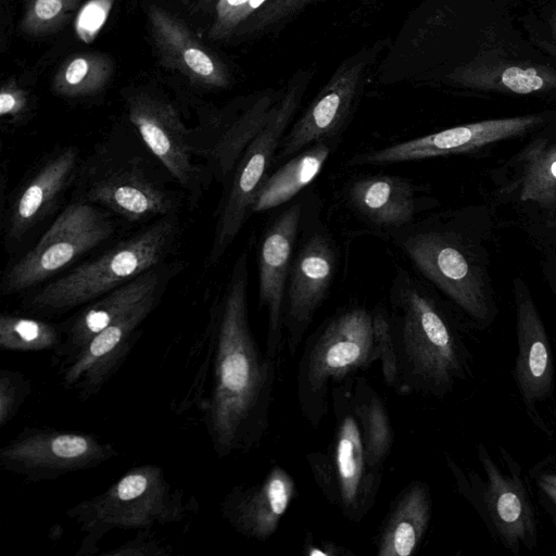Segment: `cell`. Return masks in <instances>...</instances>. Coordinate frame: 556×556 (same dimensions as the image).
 <instances>
[{"mask_svg": "<svg viewBox=\"0 0 556 556\" xmlns=\"http://www.w3.org/2000/svg\"><path fill=\"white\" fill-rule=\"evenodd\" d=\"M248 256L240 254L213 306L211 382L201 412L212 445L223 458L258 447L270 424L278 362L262 352L248 311Z\"/></svg>", "mask_w": 556, "mask_h": 556, "instance_id": "obj_1", "label": "cell"}, {"mask_svg": "<svg viewBox=\"0 0 556 556\" xmlns=\"http://www.w3.org/2000/svg\"><path fill=\"white\" fill-rule=\"evenodd\" d=\"M105 139L81 161L73 199L100 206L128 223L179 214L186 193L142 141ZM177 184V182H176ZM178 185V184H177Z\"/></svg>", "mask_w": 556, "mask_h": 556, "instance_id": "obj_2", "label": "cell"}, {"mask_svg": "<svg viewBox=\"0 0 556 556\" xmlns=\"http://www.w3.org/2000/svg\"><path fill=\"white\" fill-rule=\"evenodd\" d=\"M182 233L179 214L152 220L97 257L38 287L23 299L25 312L47 317L84 306L165 263Z\"/></svg>", "mask_w": 556, "mask_h": 556, "instance_id": "obj_3", "label": "cell"}, {"mask_svg": "<svg viewBox=\"0 0 556 556\" xmlns=\"http://www.w3.org/2000/svg\"><path fill=\"white\" fill-rule=\"evenodd\" d=\"M163 468L141 465L126 471L102 493L66 510L85 534L78 555H91L101 539L115 530H151L181 522L197 507Z\"/></svg>", "mask_w": 556, "mask_h": 556, "instance_id": "obj_4", "label": "cell"}, {"mask_svg": "<svg viewBox=\"0 0 556 556\" xmlns=\"http://www.w3.org/2000/svg\"><path fill=\"white\" fill-rule=\"evenodd\" d=\"M390 318L402 391L444 394L462 375L456 338L433 300L409 279L392 294Z\"/></svg>", "mask_w": 556, "mask_h": 556, "instance_id": "obj_5", "label": "cell"}, {"mask_svg": "<svg viewBox=\"0 0 556 556\" xmlns=\"http://www.w3.org/2000/svg\"><path fill=\"white\" fill-rule=\"evenodd\" d=\"M378 361L372 312L355 306L325 321L307 339L295 378L296 402L304 419L318 428L332 391Z\"/></svg>", "mask_w": 556, "mask_h": 556, "instance_id": "obj_6", "label": "cell"}, {"mask_svg": "<svg viewBox=\"0 0 556 556\" xmlns=\"http://www.w3.org/2000/svg\"><path fill=\"white\" fill-rule=\"evenodd\" d=\"M350 379L331 393L336 425L326 453L311 452L307 463L326 500L351 522L357 523L375 505L381 470L366 458L361 428L352 404Z\"/></svg>", "mask_w": 556, "mask_h": 556, "instance_id": "obj_7", "label": "cell"}, {"mask_svg": "<svg viewBox=\"0 0 556 556\" xmlns=\"http://www.w3.org/2000/svg\"><path fill=\"white\" fill-rule=\"evenodd\" d=\"M117 225L109 212L73 199L39 240L4 269L0 291L13 295L39 285L110 239Z\"/></svg>", "mask_w": 556, "mask_h": 556, "instance_id": "obj_8", "label": "cell"}, {"mask_svg": "<svg viewBox=\"0 0 556 556\" xmlns=\"http://www.w3.org/2000/svg\"><path fill=\"white\" fill-rule=\"evenodd\" d=\"M296 108L293 94L287 97L239 157L223 187L216 211L213 240L206 256L207 267L216 266L251 215L253 200L268 176L285 130Z\"/></svg>", "mask_w": 556, "mask_h": 556, "instance_id": "obj_9", "label": "cell"}, {"mask_svg": "<svg viewBox=\"0 0 556 556\" xmlns=\"http://www.w3.org/2000/svg\"><path fill=\"white\" fill-rule=\"evenodd\" d=\"M127 116L139 138L184 190L190 208H195L212 182L194 154L191 128L167 99L148 91L126 98Z\"/></svg>", "mask_w": 556, "mask_h": 556, "instance_id": "obj_10", "label": "cell"}, {"mask_svg": "<svg viewBox=\"0 0 556 556\" xmlns=\"http://www.w3.org/2000/svg\"><path fill=\"white\" fill-rule=\"evenodd\" d=\"M118 455L98 437L51 427H26L0 448V466L28 482L96 468Z\"/></svg>", "mask_w": 556, "mask_h": 556, "instance_id": "obj_11", "label": "cell"}, {"mask_svg": "<svg viewBox=\"0 0 556 556\" xmlns=\"http://www.w3.org/2000/svg\"><path fill=\"white\" fill-rule=\"evenodd\" d=\"M401 247L420 273L467 314L486 317L482 274L453 235L414 228L401 238Z\"/></svg>", "mask_w": 556, "mask_h": 556, "instance_id": "obj_12", "label": "cell"}, {"mask_svg": "<svg viewBox=\"0 0 556 556\" xmlns=\"http://www.w3.org/2000/svg\"><path fill=\"white\" fill-rule=\"evenodd\" d=\"M81 161L76 147H60L27 173L2 211L1 228L8 251L58 207L66 191L74 187Z\"/></svg>", "mask_w": 556, "mask_h": 556, "instance_id": "obj_13", "label": "cell"}, {"mask_svg": "<svg viewBox=\"0 0 556 556\" xmlns=\"http://www.w3.org/2000/svg\"><path fill=\"white\" fill-rule=\"evenodd\" d=\"M165 290L157 291L92 337L61 367V383L87 401L117 372L139 339V328L157 306Z\"/></svg>", "mask_w": 556, "mask_h": 556, "instance_id": "obj_14", "label": "cell"}, {"mask_svg": "<svg viewBox=\"0 0 556 556\" xmlns=\"http://www.w3.org/2000/svg\"><path fill=\"white\" fill-rule=\"evenodd\" d=\"M337 258L333 241L326 233L315 232L292 260L282 312L285 345L291 357L328 293Z\"/></svg>", "mask_w": 556, "mask_h": 556, "instance_id": "obj_15", "label": "cell"}, {"mask_svg": "<svg viewBox=\"0 0 556 556\" xmlns=\"http://www.w3.org/2000/svg\"><path fill=\"white\" fill-rule=\"evenodd\" d=\"M541 122V116L526 115L466 124L355 155L349 164H392L464 153L521 135Z\"/></svg>", "mask_w": 556, "mask_h": 556, "instance_id": "obj_16", "label": "cell"}, {"mask_svg": "<svg viewBox=\"0 0 556 556\" xmlns=\"http://www.w3.org/2000/svg\"><path fill=\"white\" fill-rule=\"evenodd\" d=\"M180 263H163L101 298L81 306L60 325L62 342L54 351L60 366L74 357L87 342L149 295L165 290L180 270Z\"/></svg>", "mask_w": 556, "mask_h": 556, "instance_id": "obj_17", "label": "cell"}, {"mask_svg": "<svg viewBox=\"0 0 556 556\" xmlns=\"http://www.w3.org/2000/svg\"><path fill=\"white\" fill-rule=\"evenodd\" d=\"M301 216V203L285 210L265 230L258 252L260 303L268 316L265 352L278 363L285 345V294Z\"/></svg>", "mask_w": 556, "mask_h": 556, "instance_id": "obj_18", "label": "cell"}, {"mask_svg": "<svg viewBox=\"0 0 556 556\" xmlns=\"http://www.w3.org/2000/svg\"><path fill=\"white\" fill-rule=\"evenodd\" d=\"M294 496L292 476L274 466L260 481L233 486L220 503V514L239 534L266 541L277 531Z\"/></svg>", "mask_w": 556, "mask_h": 556, "instance_id": "obj_19", "label": "cell"}, {"mask_svg": "<svg viewBox=\"0 0 556 556\" xmlns=\"http://www.w3.org/2000/svg\"><path fill=\"white\" fill-rule=\"evenodd\" d=\"M148 20L157 54L166 67L199 87L222 88L228 84L224 65L181 20L156 4L149 7Z\"/></svg>", "mask_w": 556, "mask_h": 556, "instance_id": "obj_20", "label": "cell"}, {"mask_svg": "<svg viewBox=\"0 0 556 556\" xmlns=\"http://www.w3.org/2000/svg\"><path fill=\"white\" fill-rule=\"evenodd\" d=\"M268 102L261 100L229 118L210 119L191 128V143L210 178L223 187L239 157L270 116Z\"/></svg>", "mask_w": 556, "mask_h": 556, "instance_id": "obj_21", "label": "cell"}, {"mask_svg": "<svg viewBox=\"0 0 556 556\" xmlns=\"http://www.w3.org/2000/svg\"><path fill=\"white\" fill-rule=\"evenodd\" d=\"M518 355L515 375L528 405L551 391L553 366L547 334L540 314L527 290L516 289Z\"/></svg>", "mask_w": 556, "mask_h": 556, "instance_id": "obj_22", "label": "cell"}, {"mask_svg": "<svg viewBox=\"0 0 556 556\" xmlns=\"http://www.w3.org/2000/svg\"><path fill=\"white\" fill-rule=\"evenodd\" d=\"M427 483H408L395 497L376 540L378 556H410L420 547L431 519Z\"/></svg>", "mask_w": 556, "mask_h": 556, "instance_id": "obj_23", "label": "cell"}, {"mask_svg": "<svg viewBox=\"0 0 556 556\" xmlns=\"http://www.w3.org/2000/svg\"><path fill=\"white\" fill-rule=\"evenodd\" d=\"M348 199L362 217L379 227L401 228L417 213L413 186L397 176L361 177L349 187Z\"/></svg>", "mask_w": 556, "mask_h": 556, "instance_id": "obj_24", "label": "cell"}, {"mask_svg": "<svg viewBox=\"0 0 556 556\" xmlns=\"http://www.w3.org/2000/svg\"><path fill=\"white\" fill-rule=\"evenodd\" d=\"M488 484L485 502L492 520L508 545L528 543L534 535L533 510L520 479L503 473L481 453Z\"/></svg>", "mask_w": 556, "mask_h": 556, "instance_id": "obj_25", "label": "cell"}, {"mask_svg": "<svg viewBox=\"0 0 556 556\" xmlns=\"http://www.w3.org/2000/svg\"><path fill=\"white\" fill-rule=\"evenodd\" d=\"M337 142V139L316 142L268 175L255 194L251 214L288 202L311 184L321 170Z\"/></svg>", "mask_w": 556, "mask_h": 556, "instance_id": "obj_26", "label": "cell"}, {"mask_svg": "<svg viewBox=\"0 0 556 556\" xmlns=\"http://www.w3.org/2000/svg\"><path fill=\"white\" fill-rule=\"evenodd\" d=\"M352 404L368 464L381 470L393 445V430L384 401L366 378L356 376L352 383Z\"/></svg>", "mask_w": 556, "mask_h": 556, "instance_id": "obj_27", "label": "cell"}, {"mask_svg": "<svg viewBox=\"0 0 556 556\" xmlns=\"http://www.w3.org/2000/svg\"><path fill=\"white\" fill-rule=\"evenodd\" d=\"M114 71L106 54L85 52L68 58L52 79V90L66 99L93 97L104 90Z\"/></svg>", "mask_w": 556, "mask_h": 556, "instance_id": "obj_28", "label": "cell"}, {"mask_svg": "<svg viewBox=\"0 0 556 556\" xmlns=\"http://www.w3.org/2000/svg\"><path fill=\"white\" fill-rule=\"evenodd\" d=\"M61 342L60 325L56 326L41 318L14 314L0 316V348L4 351H55Z\"/></svg>", "mask_w": 556, "mask_h": 556, "instance_id": "obj_29", "label": "cell"}, {"mask_svg": "<svg viewBox=\"0 0 556 556\" xmlns=\"http://www.w3.org/2000/svg\"><path fill=\"white\" fill-rule=\"evenodd\" d=\"M520 198L542 204L556 203V144H540L528 151Z\"/></svg>", "mask_w": 556, "mask_h": 556, "instance_id": "obj_30", "label": "cell"}, {"mask_svg": "<svg viewBox=\"0 0 556 556\" xmlns=\"http://www.w3.org/2000/svg\"><path fill=\"white\" fill-rule=\"evenodd\" d=\"M80 0H23L21 27L30 36H45L61 29Z\"/></svg>", "mask_w": 556, "mask_h": 556, "instance_id": "obj_31", "label": "cell"}, {"mask_svg": "<svg viewBox=\"0 0 556 556\" xmlns=\"http://www.w3.org/2000/svg\"><path fill=\"white\" fill-rule=\"evenodd\" d=\"M473 85L482 88H495L518 94H528L556 86V72L552 68L535 66H508L502 73L486 78L473 79Z\"/></svg>", "mask_w": 556, "mask_h": 556, "instance_id": "obj_32", "label": "cell"}, {"mask_svg": "<svg viewBox=\"0 0 556 556\" xmlns=\"http://www.w3.org/2000/svg\"><path fill=\"white\" fill-rule=\"evenodd\" d=\"M372 318L377 358L381 365L384 383L395 391H402L400 366L390 318L386 312L380 309L372 312Z\"/></svg>", "mask_w": 556, "mask_h": 556, "instance_id": "obj_33", "label": "cell"}, {"mask_svg": "<svg viewBox=\"0 0 556 556\" xmlns=\"http://www.w3.org/2000/svg\"><path fill=\"white\" fill-rule=\"evenodd\" d=\"M31 393V381L23 372L0 370V427H5Z\"/></svg>", "mask_w": 556, "mask_h": 556, "instance_id": "obj_34", "label": "cell"}, {"mask_svg": "<svg viewBox=\"0 0 556 556\" xmlns=\"http://www.w3.org/2000/svg\"><path fill=\"white\" fill-rule=\"evenodd\" d=\"M29 93L16 80L8 79L1 86L0 116L8 125H20L30 116Z\"/></svg>", "mask_w": 556, "mask_h": 556, "instance_id": "obj_35", "label": "cell"}, {"mask_svg": "<svg viewBox=\"0 0 556 556\" xmlns=\"http://www.w3.org/2000/svg\"><path fill=\"white\" fill-rule=\"evenodd\" d=\"M114 0H90L77 16L75 29L85 42H90L105 23Z\"/></svg>", "mask_w": 556, "mask_h": 556, "instance_id": "obj_36", "label": "cell"}, {"mask_svg": "<svg viewBox=\"0 0 556 556\" xmlns=\"http://www.w3.org/2000/svg\"><path fill=\"white\" fill-rule=\"evenodd\" d=\"M149 530L141 532L132 541H128L126 544L119 546L115 551L104 553V555H168L169 552L162 545H160L156 539L148 536Z\"/></svg>", "mask_w": 556, "mask_h": 556, "instance_id": "obj_37", "label": "cell"}, {"mask_svg": "<svg viewBox=\"0 0 556 556\" xmlns=\"http://www.w3.org/2000/svg\"><path fill=\"white\" fill-rule=\"evenodd\" d=\"M303 552L307 556H339L350 552L331 541L315 540L312 533L307 532L304 539Z\"/></svg>", "mask_w": 556, "mask_h": 556, "instance_id": "obj_38", "label": "cell"}, {"mask_svg": "<svg viewBox=\"0 0 556 556\" xmlns=\"http://www.w3.org/2000/svg\"><path fill=\"white\" fill-rule=\"evenodd\" d=\"M541 489L548 495V497L556 504V488L539 478Z\"/></svg>", "mask_w": 556, "mask_h": 556, "instance_id": "obj_39", "label": "cell"}, {"mask_svg": "<svg viewBox=\"0 0 556 556\" xmlns=\"http://www.w3.org/2000/svg\"><path fill=\"white\" fill-rule=\"evenodd\" d=\"M540 479L556 488V475H543L540 477Z\"/></svg>", "mask_w": 556, "mask_h": 556, "instance_id": "obj_40", "label": "cell"}, {"mask_svg": "<svg viewBox=\"0 0 556 556\" xmlns=\"http://www.w3.org/2000/svg\"><path fill=\"white\" fill-rule=\"evenodd\" d=\"M551 27H552L553 37L556 39V11L554 12V14L552 16Z\"/></svg>", "mask_w": 556, "mask_h": 556, "instance_id": "obj_41", "label": "cell"}, {"mask_svg": "<svg viewBox=\"0 0 556 556\" xmlns=\"http://www.w3.org/2000/svg\"><path fill=\"white\" fill-rule=\"evenodd\" d=\"M181 1H185V2H186V1H188V0H181Z\"/></svg>", "mask_w": 556, "mask_h": 556, "instance_id": "obj_42", "label": "cell"}]
</instances>
